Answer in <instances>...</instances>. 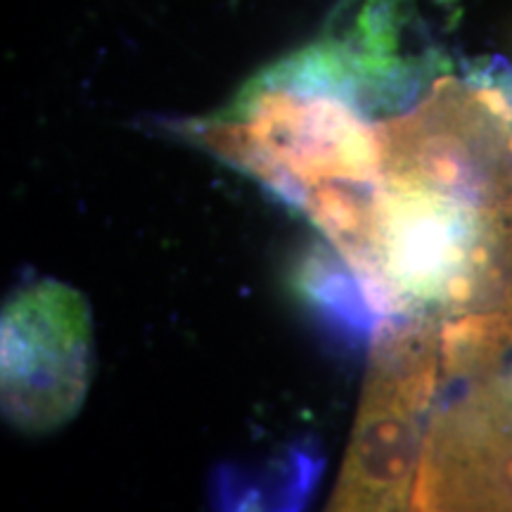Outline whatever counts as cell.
I'll return each instance as SVG.
<instances>
[{
  "label": "cell",
  "instance_id": "obj_1",
  "mask_svg": "<svg viewBox=\"0 0 512 512\" xmlns=\"http://www.w3.org/2000/svg\"><path fill=\"white\" fill-rule=\"evenodd\" d=\"M375 140L373 197L330 190L323 230L448 366L512 363V91L444 76Z\"/></svg>",
  "mask_w": 512,
  "mask_h": 512
},
{
  "label": "cell",
  "instance_id": "obj_2",
  "mask_svg": "<svg viewBox=\"0 0 512 512\" xmlns=\"http://www.w3.org/2000/svg\"><path fill=\"white\" fill-rule=\"evenodd\" d=\"M91 373V318L57 283L19 292L3 316V406L24 430H53L79 411Z\"/></svg>",
  "mask_w": 512,
  "mask_h": 512
},
{
  "label": "cell",
  "instance_id": "obj_3",
  "mask_svg": "<svg viewBox=\"0 0 512 512\" xmlns=\"http://www.w3.org/2000/svg\"><path fill=\"white\" fill-rule=\"evenodd\" d=\"M415 482L418 508L512 510V368L470 380L434 415Z\"/></svg>",
  "mask_w": 512,
  "mask_h": 512
}]
</instances>
